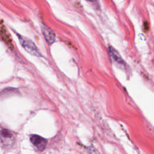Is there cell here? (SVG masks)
<instances>
[{"mask_svg":"<svg viewBox=\"0 0 154 154\" xmlns=\"http://www.w3.org/2000/svg\"><path fill=\"white\" fill-rule=\"evenodd\" d=\"M16 34L20 45L26 52H28L32 55H34L35 57H42L41 52L39 51L38 49L37 48V47L36 46V45L33 42H32L29 38L23 37L22 35L17 33H16Z\"/></svg>","mask_w":154,"mask_h":154,"instance_id":"6da1fadb","label":"cell"},{"mask_svg":"<svg viewBox=\"0 0 154 154\" xmlns=\"http://www.w3.org/2000/svg\"><path fill=\"white\" fill-rule=\"evenodd\" d=\"M108 52L112 61H114L117 66L121 68L125 67V63L120 54L116 49H115L112 46H109L108 48Z\"/></svg>","mask_w":154,"mask_h":154,"instance_id":"7a4b0ae2","label":"cell"},{"mask_svg":"<svg viewBox=\"0 0 154 154\" xmlns=\"http://www.w3.org/2000/svg\"><path fill=\"white\" fill-rule=\"evenodd\" d=\"M30 140L32 144L39 150H44L48 143L46 139L37 135H32L30 138Z\"/></svg>","mask_w":154,"mask_h":154,"instance_id":"3957f363","label":"cell"},{"mask_svg":"<svg viewBox=\"0 0 154 154\" xmlns=\"http://www.w3.org/2000/svg\"><path fill=\"white\" fill-rule=\"evenodd\" d=\"M42 30L47 43L50 45L53 44L55 41V34L54 32L45 25L42 26Z\"/></svg>","mask_w":154,"mask_h":154,"instance_id":"277c9868","label":"cell"},{"mask_svg":"<svg viewBox=\"0 0 154 154\" xmlns=\"http://www.w3.org/2000/svg\"><path fill=\"white\" fill-rule=\"evenodd\" d=\"M1 37L3 42L6 44V45L10 49H13V46L12 44V40L11 38L10 35L9 34L7 29L4 25H2L1 26Z\"/></svg>","mask_w":154,"mask_h":154,"instance_id":"5b68a950","label":"cell"},{"mask_svg":"<svg viewBox=\"0 0 154 154\" xmlns=\"http://www.w3.org/2000/svg\"><path fill=\"white\" fill-rule=\"evenodd\" d=\"M86 1H88V2H96L97 0H86Z\"/></svg>","mask_w":154,"mask_h":154,"instance_id":"8992f818","label":"cell"}]
</instances>
